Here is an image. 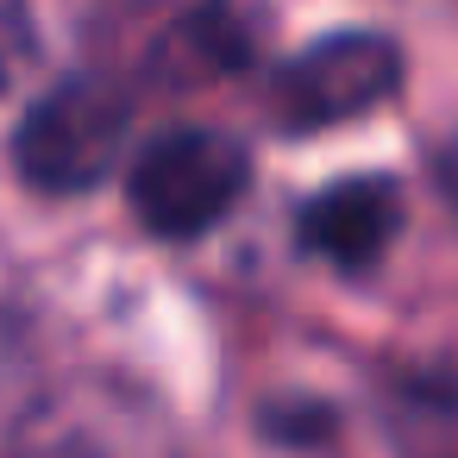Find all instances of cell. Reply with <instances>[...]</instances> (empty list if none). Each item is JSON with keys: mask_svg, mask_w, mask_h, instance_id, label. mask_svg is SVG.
I'll list each match as a JSON object with an SVG mask.
<instances>
[{"mask_svg": "<svg viewBox=\"0 0 458 458\" xmlns=\"http://www.w3.org/2000/svg\"><path fill=\"white\" fill-rule=\"evenodd\" d=\"M38 70V26L20 0H0V107H7Z\"/></svg>", "mask_w": 458, "mask_h": 458, "instance_id": "obj_7", "label": "cell"}, {"mask_svg": "<svg viewBox=\"0 0 458 458\" xmlns=\"http://www.w3.org/2000/svg\"><path fill=\"white\" fill-rule=\"evenodd\" d=\"M0 458H176V439L151 395L89 377L38 395L13 420Z\"/></svg>", "mask_w": 458, "mask_h": 458, "instance_id": "obj_3", "label": "cell"}, {"mask_svg": "<svg viewBox=\"0 0 458 458\" xmlns=\"http://www.w3.org/2000/svg\"><path fill=\"white\" fill-rule=\"evenodd\" d=\"M126 145H132V95L114 76L76 70L26 107V120L13 132V164H20L26 189L70 201V195H89L95 182H107L120 170Z\"/></svg>", "mask_w": 458, "mask_h": 458, "instance_id": "obj_1", "label": "cell"}, {"mask_svg": "<svg viewBox=\"0 0 458 458\" xmlns=\"http://www.w3.org/2000/svg\"><path fill=\"white\" fill-rule=\"evenodd\" d=\"M402 76H408V64H402V45L389 32H370V26L327 32L276 70L270 120L283 132H327V126L377 114L402 89Z\"/></svg>", "mask_w": 458, "mask_h": 458, "instance_id": "obj_4", "label": "cell"}, {"mask_svg": "<svg viewBox=\"0 0 458 458\" xmlns=\"http://www.w3.org/2000/svg\"><path fill=\"white\" fill-rule=\"evenodd\" d=\"M251 189V151L214 126H170L132 151L126 201L145 233L189 245L208 239Z\"/></svg>", "mask_w": 458, "mask_h": 458, "instance_id": "obj_2", "label": "cell"}, {"mask_svg": "<svg viewBox=\"0 0 458 458\" xmlns=\"http://www.w3.org/2000/svg\"><path fill=\"white\" fill-rule=\"evenodd\" d=\"M251 51H258V13L245 0H195L157 45V76L164 82H208V76L245 70Z\"/></svg>", "mask_w": 458, "mask_h": 458, "instance_id": "obj_6", "label": "cell"}, {"mask_svg": "<svg viewBox=\"0 0 458 458\" xmlns=\"http://www.w3.org/2000/svg\"><path fill=\"white\" fill-rule=\"evenodd\" d=\"M433 182H439V195L458 208V132L433 145Z\"/></svg>", "mask_w": 458, "mask_h": 458, "instance_id": "obj_9", "label": "cell"}, {"mask_svg": "<svg viewBox=\"0 0 458 458\" xmlns=\"http://www.w3.org/2000/svg\"><path fill=\"white\" fill-rule=\"evenodd\" d=\"M402 233V182L395 176H339L314 189L295 214V245L333 270H370L383 264L389 239Z\"/></svg>", "mask_w": 458, "mask_h": 458, "instance_id": "obj_5", "label": "cell"}, {"mask_svg": "<svg viewBox=\"0 0 458 458\" xmlns=\"http://www.w3.org/2000/svg\"><path fill=\"white\" fill-rule=\"evenodd\" d=\"M258 427H264L276 445H314V439L333 433V408H320V402H308V395H301V402L283 395V402H270V408L258 414Z\"/></svg>", "mask_w": 458, "mask_h": 458, "instance_id": "obj_8", "label": "cell"}]
</instances>
